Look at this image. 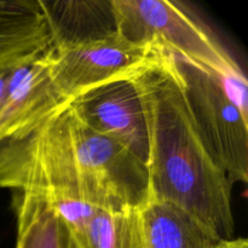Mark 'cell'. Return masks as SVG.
<instances>
[{"instance_id": "obj_6", "label": "cell", "mask_w": 248, "mask_h": 248, "mask_svg": "<svg viewBox=\"0 0 248 248\" xmlns=\"http://www.w3.org/2000/svg\"><path fill=\"white\" fill-rule=\"evenodd\" d=\"M70 108L87 127L115 140L148 164L147 119L133 79L119 80L89 90L75 97Z\"/></svg>"}, {"instance_id": "obj_3", "label": "cell", "mask_w": 248, "mask_h": 248, "mask_svg": "<svg viewBox=\"0 0 248 248\" xmlns=\"http://www.w3.org/2000/svg\"><path fill=\"white\" fill-rule=\"evenodd\" d=\"M186 101L206 147L235 183L248 181V116L235 102L234 77L170 53ZM242 78V77H241Z\"/></svg>"}, {"instance_id": "obj_12", "label": "cell", "mask_w": 248, "mask_h": 248, "mask_svg": "<svg viewBox=\"0 0 248 248\" xmlns=\"http://www.w3.org/2000/svg\"><path fill=\"white\" fill-rule=\"evenodd\" d=\"M220 248H248V241L245 237H237L225 241Z\"/></svg>"}, {"instance_id": "obj_2", "label": "cell", "mask_w": 248, "mask_h": 248, "mask_svg": "<svg viewBox=\"0 0 248 248\" xmlns=\"http://www.w3.org/2000/svg\"><path fill=\"white\" fill-rule=\"evenodd\" d=\"M115 31L224 77H246L218 39L181 5L167 0H110Z\"/></svg>"}, {"instance_id": "obj_1", "label": "cell", "mask_w": 248, "mask_h": 248, "mask_svg": "<svg viewBox=\"0 0 248 248\" xmlns=\"http://www.w3.org/2000/svg\"><path fill=\"white\" fill-rule=\"evenodd\" d=\"M133 81L149 136V200L179 206L222 239H234L232 184L203 142L170 53L162 52Z\"/></svg>"}, {"instance_id": "obj_10", "label": "cell", "mask_w": 248, "mask_h": 248, "mask_svg": "<svg viewBox=\"0 0 248 248\" xmlns=\"http://www.w3.org/2000/svg\"><path fill=\"white\" fill-rule=\"evenodd\" d=\"M140 210L94 208L78 240L84 248H144Z\"/></svg>"}, {"instance_id": "obj_7", "label": "cell", "mask_w": 248, "mask_h": 248, "mask_svg": "<svg viewBox=\"0 0 248 248\" xmlns=\"http://www.w3.org/2000/svg\"><path fill=\"white\" fill-rule=\"evenodd\" d=\"M52 45V31L43 1H0V68L26 62Z\"/></svg>"}, {"instance_id": "obj_11", "label": "cell", "mask_w": 248, "mask_h": 248, "mask_svg": "<svg viewBox=\"0 0 248 248\" xmlns=\"http://www.w3.org/2000/svg\"><path fill=\"white\" fill-rule=\"evenodd\" d=\"M14 67H6V68H0V107H1L2 99H4L5 91H6V85L9 81L10 73Z\"/></svg>"}, {"instance_id": "obj_8", "label": "cell", "mask_w": 248, "mask_h": 248, "mask_svg": "<svg viewBox=\"0 0 248 248\" xmlns=\"http://www.w3.org/2000/svg\"><path fill=\"white\" fill-rule=\"evenodd\" d=\"M140 215L144 248H220L228 241L173 203L149 200Z\"/></svg>"}, {"instance_id": "obj_9", "label": "cell", "mask_w": 248, "mask_h": 248, "mask_svg": "<svg viewBox=\"0 0 248 248\" xmlns=\"http://www.w3.org/2000/svg\"><path fill=\"white\" fill-rule=\"evenodd\" d=\"M16 248H84L67 220L45 198L14 193Z\"/></svg>"}, {"instance_id": "obj_5", "label": "cell", "mask_w": 248, "mask_h": 248, "mask_svg": "<svg viewBox=\"0 0 248 248\" xmlns=\"http://www.w3.org/2000/svg\"><path fill=\"white\" fill-rule=\"evenodd\" d=\"M51 50L11 69L0 107V143L27 137L72 102L51 77Z\"/></svg>"}, {"instance_id": "obj_4", "label": "cell", "mask_w": 248, "mask_h": 248, "mask_svg": "<svg viewBox=\"0 0 248 248\" xmlns=\"http://www.w3.org/2000/svg\"><path fill=\"white\" fill-rule=\"evenodd\" d=\"M165 51L137 45L118 31L74 44L52 46L50 72L53 82L69 101L94 87L133 79L157 62Z\"/></svg>"}]
</instances>
